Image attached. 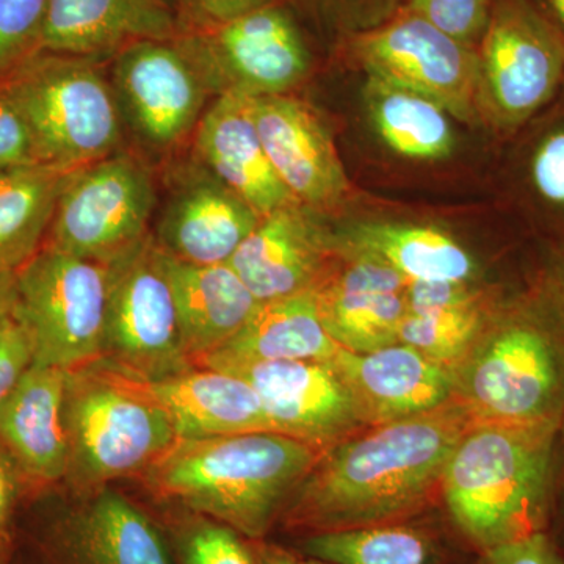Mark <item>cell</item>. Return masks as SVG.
Here are the masks:
<instances>
[{"label": "cell", "mask_w": 564, "mask_h": 564, "mask_svg": "<svg viewBox=\"0 0 564 564\" xmlns=\"http://www.w3.org/2000/svg\"><path fill=\"white\" fill-rule=\"evenodd\" d=\"M455 400L367 426L323 452L280 518L306 534L411 521L441 499L445 466L473 423Z\"/></svg>", "instance_id": "6da1fadb"}, {"label": "cell", "mask_w": 564, "mask_h": 564, "mask_svg": "<svg viewBox=\"0 0 564 564\" xmlns=\"http://www.w3.org/2000/svg\"><path fill=\"white\" fill-rule=\"evenodd\" d=\"M560 423L473 422L445 466L441 500L478 552L552 529Z\"/></svg>", "instance_id": "7a4b0ae2"}, {"label": "cell", "mask_w": 564, "mask_h": 564, "mask_svg": "<svg viewBox=\"0 0 564 564\" xmlns=\"http://www.w3.org/2000/svg\"><path fill=\"white\" fill-rule=\"evenodd\" d=\"M322 454L274 432L177 440L143 475L163 499L261 540Z\"/></svg>", "instance_id": "3957f363"}, {"label": "cell", "mask_w": 564, "mask_h": 564, "mask_svg": "<svg viewBox=\"0 0 564 564\" xmlns=\"http://www.w3.org/2000/svg\"><path fill=\"white\" fill-rule=\"evenodd\" d=\"M452 375L454 400L474 422H562L564 332L534 278L505 300Z\"/></svg>", "instance_id": "277c9868"}, {"label": "cell", "mask_w": 564, "mask_h": 564, "mask_svg": "<svg viewBox=\"0 0 564 564\" xmlns=\"http://www.w3.org/2000/svg\"><path fill=\"white\" fill-rule=\"evenodd\" d=\"M65 419L66 477L79 488L144 473L177 441L172 419L148 381L106 359L68 370Z\"/></svg>", "instance_id": "5b68a950"}, {"label": "cell", "mask_w": 564, "mask_h": 564, "mask_svg": "<svg viewBox=\"0 0 564 564\" xmlns=\"http://www.w3.org/2000/svg\"><path fill=\"white\" fill-rule=\"evenodd\" d=\"M0 82L28 120L43 165L73 172L120 144L117 96L90 58L39 52Z\"/></svg>", "instance_id": "8992f818"}, {"label": "cell", "mask_w": 564, "mask_h": 564, "mask_svg": "<svg viewBox=\"0 0 564 564\" xmlns=\"http://www.w3.org/2000/svg\"><path fill=\"white\" fill-rule=\"evenodd\" d=\"M109 263L43 247L17 272L13 314L31 336L33 364L74 370L102 358Z\"/></svg>", "instance_id": "52a82bcc"}, {"label": "cell", "mask_w": 564, "mask_h": 564, "mask_svg": "<svg viewBox=\"0 0 564 564\" xmlns=\"http://www.w3.org/2000/svg\"><path fill=\"white\" fill-rule=\"evenodd\" d=\"M477 51L478 118L497 132L522 131L563 87V40L532 0H496Z\"/></svg>", "instance_id": "ba28073f"}, {"label": "cell", "mask_w": 564, "mask_h": 564, "mask_svg": "<svg viewBox=\"0 0 564 564\" xmlns=\"http://www.w3.org/2000/svg\"><path fill=\"white\" fill-rule=\"evenodd\" d=\"M101 359L148 383L195 367L182 347L162 248L151 236L109 262Z\"/></svg>", "instance_id": "9c48e42d"}, {"label": "cell", "mask_w": 564, "mask_h": 564, "mask_svg": "<svg viewBox=\"0 0 564 564\" xmlns=\"http://www.w3.org/2000/svg\"><path fill=\"white\" fill-rule=\"evenodd\" d=\"M154 204L148 170L131 155L111 154L70 173L43 247L109 263L148 236Z\"/></svg>", "instance_id": "30bf717a"}, {"label": "cell", "mask_w": 564, "mask_h": 564, "mask_svg": "<svg viewBox=\"0 0 564 564\" xmlns=\"http://www.w3.org/2000/svg\"><path fill=\"white\" fill-rule=\"evenodd\" d=\"M207 90L259 96L288 95L311 68L299 25L280 3L236 20L207 24L176 40Z\"/></svg>", "instance_id": "8fae6325"}, {"label": "cell", "mask_w": 564, "mask_h": 564, "mask_svg": "<svg viewBox=\"0 0 564 564\" xmlns=\"http://www.w3.org/2000/svg\"><path fill=\"white\" fill-rule=\"evenodd\" d=\"M350 52L367 76L419 93L456 120H477V47L432 22L402 10L380 28L350 39Z\"/></svg>", "instance_id": "7c38bea8"}, {"label": "cell", "mask_w": 564, "mask_h": 564, "mask_svg": "<svg viewBox=\"0 0 564 564\" xmlns=\"http://www.w3.org/2000/svg\"><path fill=\"white\" fill-rule=\"evenodd\" d=\"M313 293L326 333L344 350L369 352L399 343L408 281L369 252L337 242Z\"/></svg>", "instance_id": "4fadbf2b"}, {"label": "cell", "mask_w": 564, "mask_h": 564, "mask_svg": "<svg viewBox=\"0 0 564 564\" xmlns=\"http://www.w3.org/2000/svg\"><path fill=\"white\" fill-rule=\"evenodd\" d=\"M261 397L274 432L318 451L367 429L355 399L328 361L250 362L228 367Z\"/></svg>", "instance_id": "5bb4252c"}, {"label": "cell", "mask_w": 564, "mask_h": 564, "mask_svg": "<svg viewBox=\"0 0 564 564\" xmlns=\"http://www.w3.org/2000/svg\"><path fill=\"white\" fill-rule=\"evenodd\" d=\"M251 113L274 172L296 203L325 215L350 199L332 133L307 104L289 95L259 96L251 98Z\"/></svg>", "instance_id": "9a60e30c"}, {"label": "cell", "mask_w": 564, "mask_h": 564, "mask_svg": "<svg viewBox=\"0 0 564 564\" xmlns=\"http://www.w3.org/2000/svg\"><path fill=\"white\" fill-rule=\"evenodd\" d=\"M115 85L133 128L152 147H174L202 120L206 85L174 40L139 41L118 52Z\"/></svg>", "instance_id": "2e32d148"}, {"label": "cell", "mask_w": 564, "mask_h": 564, "mask_svg": "<svg viewBox=\"0 0 564 564\" xmlns=\"http://www.w3.org/2000/svg\"><path fill=\"white\" fill-rule=\"evenodd\" d=\"M334 234L302 204L265 215L229 265L259 303L313 291L332 262Z\"/></svg>", "instance_id": "e0dca14e"}, {"label": "cell", "mask_w": 564, "mask_h": 564, "mask_svg": "<svg viewBox=\"0 0 564 564\" xmlns=\"http://www.w3.org/2000/svg\"><path fill=\"white\" fill-rule=\"evenodd\" d=\"M355 399L367 426L430 413L454 400V375L410 345L369 352L340 348L328 361Z\"/></svg>", "instance_id": "ac0fdd59"}, {"label": "cell", "mask_w": 564, "mask_h": 564, "mask_svg": "<svg viewBox=\"0 0 564 564\" xmlns=\"http://www.w3.org/2000/svg\"><path fill=\"white\" fill-rule=\"evenodd\" d=\"M195 151L212 176L243 199L259 217L299 204L269 161L250 96L225 93L195 129Z\"/></svg>", "instance_id": "d6986e66"}, {"label": "cell", "mask_w": 564, "mask_h": 564, "mask_svg": "<svg viewBox=\"0 0 564 564\" xmlns=\"http://www.w3.org/2000/svg\"><path fill=\"white\" fill-rule=\"evenodd\" d=\"M176 36L172 0H50L39 52L91 58Z\"/></svg>", "instance_id": "ffe728a7"}, {"label": "cell", "mask_w": 564, "mask_h": 564, "mask_svg": "<svg viewBox=\"0 0 564 564\" xmlns=\"http://www.w3.org/2000/svg\"><path fill=\"white\" fill-rule=\"evenodd\" d=\"M68 370L32 364L0 403V444L36 481L68 475L65 402Z\"/></svg>", "instance_id": "44dd1931"}, {"label": "cell", "mask_w": 564, "mask_h": 564, "mask_svg": "<svg viewBox=\"0 0 564 564\" xmlns=\"http://www.w3.org/2000/svg\"><path fill=\"white\" fill-rule=\"evenodd\" d=\"M176 302L182 347L193 364L232 339L258 307V300L229 263L196 265L162 250Z\"/></svg>", "instance_id": "7402d4cb"}, {"label": "cell", "mask_w": 564, "mask_h": 564, "mask_svg": "<svg viewBox=\"0 0 564 564\" xmlns=\"http://www.w3.org/2000/svg\"><path fill=\"white\" fill-rule=\"evenodd\" d=\"M148 384L172 419L177 440L274 432L261 397L239 375L195 366Z\"/></svg>", "instance_id": "603a6c76"}, {"label": "cell", "mask_w": 564, "mask_h": 564, "mask_svg": "<svg viewBox=\"0 0 564 564\" xmlns=\"http://www.w3.org/2000/svg\"><path fill=\"white\" fill-rule=\"evenodd\" d=\"M259 217L220 181L199 180L182 188L170 202L159 225L162 250L196 265L231 261Z\"/></svg>", "instance_id": "cb8c5ba5"}, {"label": "cell", "mask_w": 564, "mask_h": 564, "mask_svg": "<svg viewBox=\"0 0 564 564\" xmlns=\"http://www.w3.org/2000/svg\"><path fill=\"white\" fill-rule=\"evenodd\" d=\"M340 350L326 333L313 291L259 303L232 339L196 366L228 369L250 362L329 361Z\"/></svg>", "instance_id": "d4e9b609"}, {"label": "cell", "mask_w": 564, "mask_h": 564, "mask_svg": "<svg viewBox=\"0 0 564 564\" xmlns=\"http://www.w3.org/2000/svg\"><path fill=\"white\" fill-rule=\"evenodd\" d=\"M66 564H173L158 527L121 494L101 491L63 527Z\"/></svg>", "instance_id": "484cf974"}, {"label": "cell", "mask_w": 564, "mask_h": 564, "mask_svg": "<svg viewBox=\"0 0 564 564\" xmlns=\"http://www.w3.org/2000/svg\"><path fill=\"white\" fill-rule=\"evenodd\" d=\"M334 237L381 259L408 281H481V265L473 252L436 226L361 221Z\"/></svg>", "instance_id": "4316f807"}, {"label": "cell", "mask_w": 564, "mask_h": 564, "mask_svg": "<svg viewBox=\"0 0 564 564\" xmlns=\"http://www.w3.org/2000/svg\"><path fill=\"white\" fill-rule=\"evenodd\" d=\"M73 172L51 165L0 172V273H17L43 248Z\"/></svg>", "instance_id": "83f0119b"}, {"label": "cell", "mask_w": 564, "mask_h": 564, "mask_svg": "<svg viewBox=\"0 0 564 564\" xmlns=\"http://www.w3.org/2000/svg\"><path fill=\"white\" fill-rule=\"evenodd\" d=\"M364 99L375 131L389 150L422 162L443 161L454 152L452 115L440 104L372 76H367Z\"/></svg>", "instance_id": "f1b7e54d"}, {"label": "cell", "mask_w": 564, "mask_h": 564, "mask_svg": "<svg viewBox=\"0 0 564 564\" xmlns=\"http://www.w3.org/2000/svg\"><path fill=\"white\" fill-rule=\"evenodd\" d=\"M300 549L328 564H437L440 558L432 534L410 521L311 533Z\"/></svg>", "instance_id": "f546056e"}, {"label": "cell", "mask_w": 564, "mask_h": 564, "mask_svg": "<svg viewBox=\"0 0 564 564\" xmlns=\"http://www.w3.org/2000/svg\"><path fill=\"white\" fill-rule=\"evenodd\" d=\"M508 296L500 289L489 288L470 302L425 313H406L399 343L410 345L452 372Z\"/></svg>", "instance_id": "4dcf8cb0"}, {"label": "cell", "mask_w": 564, "mask_h": 564, "mask_svg": "<svg viewBox=\"0 0 564 564\" xmlns=\"http://www.w3.org/2000/svg\"><path fill=\"white\" fill-rule=\"evenodd\" d=\"M527 137L519 159L524 202L551 248H564V111L538 122Z\"/></svg>", "instance_id": "1f68e13d"}, {"label": "cell", "mask_w": 564, "mask_h": 564, "mask_svg": "<svg viewBox=\"0 0 564 564\" xmlns=\"http://www.w3.org/2000/svg\"><path fill=\"white\" fill-rule=\"evenodd\" d=\"M50 0H0V76L39 54Z\"/></svg>", "instance_id": "d6a6232c"}, {"label": "cell", "mask_w": 564, "mask_h": 564, "mask_svg": "<svg viewBox=\"0 0 564 564\" xmlns=\"http://www.w3.org/2000/svg\"><path fill=\"white\" fill-rule=\"evenodd\" d=\"M180 560L181 564H258L247 538L203 516L182 532Z\"/></svg>", "instance_id": "836d02e7"}, {"label": "cell", "mask_w": 564, "mask_h": 564, "mask_svg": "<svg viewBox=\"0 0 564 564\" xmlns=\"http://www.w3.org/2000/svg\"><path fill=\"white\" fill-rule=\"evenodd\" d=\"M494 2L496 0H406L402 10L432 22L455 40L478 47L491 20Z\"/></svg>", "instance_id": "e575fe53"}, {"label": "cell", "mask_w": 564, "mask_h": 564, "mask_svg": "<svg viewBox=\"0 0 564 564\" xmlns=\"http://www.w3.org/2000/svg\"><path fill=\"white\" fill-rule=\"evenodd\" d=\"M36 165L43 163L29 122L0 82V172Z\"/></svg>", "instance_id": "d590c367"}, {"label": "cell", "mask_w": 564, "mask_h": 564, "mask_svg": "<svg viewBox=\"0 0 564 564\" xmlns=\"http://www.w3.org/2000/svg\"><path fill=\"white\" fill-rule=\"evenodd\" d=\"M337 28L350 39L362 35L391 21L402 11L406 0H322Z\"/></svg>", "instance_id": "8d00e7d4"}, {"label": "cell", "mask_w": 564, "mask_h": 564, "mask_svg": "<svg viewBox=\"0 0 564 564\" xmlns=\"http://www.w3.org/2000/svg\"><path fill=\"white\" fill-rule=\"evenodd\" d=\"M475 564H564V549L551 530L478 552Z\"/></svg>", "instance_id": "74e56055"}, {"label": "cell", "mask_w": 564, "mask_h": 564, "mask_svg": "<svg viewBox=\"0 0 564 564\" xmlns=\"http://www.w3.org/2000/svg\"><path fill=\"white\" fill-rule=\"evenodd\" d=\"M33 364V347L28 329L11 313L0 325V403L13 391Z\"/></svg>", "instance_id": "f35d334b"}, {"label": "cell", "mask_w": 564, "mask_h": 564, "mask_svg": "<svg viewBox=\"0 0 564 564\" xmlns=\"http://www.w3.org/2000/svg\"><path fill=\"white\" fill-rule=\"evenodd\" d=\"M533 278L554 307L564 332V248H549Z\"/></svg>", "instance_id": "ab89813d"}, {"label": "cell", "mask_w": 564, "mask_h": 564, "mask_svg": "<svg viewBox=\"0 0 564 564\" xmlns=\"http://www.w3.org/2000/svg\"><path fill=\"white\" fill-rule=\"evenodd\" d=\"M195 13H198L207 24L236 20L251 11L276 6L280 0H185Z\"/></svg>", "instance_id": "60d3db41"}, {"label": "cell", "mask_w": 564, "mask_h": 564, "mask_svg": "<svg viewBox=\"0 0 564 564\" xmlns=\"http://www.w3.org/2000/svg\"><path fill=\"white\" fill-rule=\"evenodd\" d=\"M554 522H558L564 532V414L558 429V473H556V492Z\"/></svg>", "instance_id": "b9f144b4"}, {"label": "cell", "mask_w": 564, "mask_h": 564, "mask_svg": "<svg viewBox=\"0 0 564 564\" xmlns=\"http://www.w3.org/2000/svg\"><path fill=\"white\" fill-rule=\"evenodd\" d=\"M17 302V273H0V325L10 317Z\"/></svg>", "instance_id": "7bdbcfd3"}, {"label": "cell", "mask_w": 564, "mask_h": 564, "mask_svg": "<svg viewBox=\"0 0 564 564\" xmlns=\"http://www.w3.org/2000/svg\"><path fill=\"white\" fill-rule=\"evenodd\" d=\"M532 2L543 13L545 20L551 22L564 43V0H532Z\"/></svg>", "instance_id": "ee69618b"}, {"label": "cell", "mask_w": 564, "mask_h": 564, "mask_svg": "<svg viewBox=\"0 0 564 564\" xmlns=\"http://www.w3.org/2000/svg\"><path fill=\"white\" fill-rule=\"evenodd\" d=\"M11 496H13V485H11L9 469L0 459V529L9 518Z\"/></svg>", "instance_id": "f6af8a7d"}, {"label": "cell", "mask_w": 564, "mask_h": 564, "mask_svg": "<svg viewBox=\"0 0 564 564\" xmlns=\"http://www.w3.org/2000/svg\"><path fill=\"white\" fill-rule=\"evenodd\" d=\"M254 555L258 564H300L295 556L278 545H261L258 549V554Z\"/></svg>", "instance_id": "bcb514c9"}, {"label": "cell", "mask_w": 564, "mask_h": 564, "mask_svg": "<svg viewBox=\"0 0 564 564\" xmlns=\"http://www.w3.org/2000/svg\"><path fill=\"white\" fill-rule=\"evenodd\" d=\"M300 564H328V563H323V562H318V560L311 558V560H307V562L300 563Z\"/></svg>", "instance_id": "7dc6e473"}]
</instances>
